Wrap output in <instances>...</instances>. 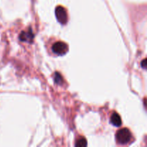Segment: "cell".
<instances>
[{
    "label": "cell",
    "mask_w": 147,
    "mask_h": 147,
    "mask_svg": "<svg viewBox=\"0 0 147 147\" xmlns=\"http://www.w3.org/2000/svg\"><path fill=\"white\" fill-rule=\"evenodd\" d=\"M131 139V134L126 128L121 129L117 131L116 134V142L120 144H126L129 143Z\"/></svg>",
    "instance_id": "cell-1"
},
{
    "label": "cell",
    "mask_w": 147,
    "mask_h": 147,
    "mask_svg": "<svg viewBox=\"0 0 147 147\" xmlns=\"http://www.w3.org/2000/svg\"><path fill=\"white\" fill-rule=\"evenodd\" d=\"M52 50H53V53H55L56 55H63L66 54L67 52L68 51V46L66 43L63 42H56L52 46Z\"/></svg>",
    "instance_id": "cell-2"
},
{
    "label": "cell",
    "mask_w": 147,
    "mask_h": 147,
    "mask_svg": "<svg viewBox=\"0 0 147 147\" xmlns=\"http://www.w3.org/2000/svg\"><path fill=\"white\" fill-rule=\"evenodd\" d=\"M55 15L57 21L62 24H65L67 23V15L65 9L61 6H58L55 9Z\"/></svg>",
    "instance_id": "cell-3"
},
{
    "label": "cell",
    "mask_w": 147,
    "mask_h": 147,
    "mask_svg": "<svg viewBox=\"0 0 147 147\" xmlns=\"http://www.w3.org/2000/svg\"><path fill=\"white\" fill-rule=\"evenodd\" d=\"M19 38L22 42H27L31 43L34 39V34H33L32 30L29 28L27 31L22 32Z\"/></svg>",
    "instance_id": "cell-4"
},
{
    "label": "cell",
    "mask_w": 147,
    "mask_h": 147,
    "mask_svg": "<svg viewBox=\"0 0 147 147\" xmlns=\"http://www.w3.org/2000/svg\"><path fill=\"white\" fill-rule=\"evenodd\" d=\"M110 121L112 125L116 126V127L120 126L122 123V121H121V116H119V114H118L117 113H116V112L113 113V114L111 115L110 119Z\"/></svg>",
    "instance_id": "cell-5"
},
{
    "label": "cell",
    "mask_w": 147,
    "mask_h": 147,
    "mask_svg": "<svg viewBox=\"0 0 147 147\" xmlns=\"http://www.w3.org/2000/svg\"><path fill=\"white\" fill-rule=\"evenodd\" d=\"M88 145L87 144V141H86V139H85V138H80V139H79L76 142V144H75V146H86Z\"/></svg>",
    "instance_id": "cell-6"
},
{
    "label": "cell",
    "mask_w": 147,
    "mask_h": 147,
    "mask_svg": "<svg viewBox=\"0 0 147 147\" xmlns=\"http://www.w3.org/2000/svg\"><path fill=\"white\" fill-rule=\"evenodd\" d=\"M54 80L57 84L60 85L63 83V78H62L61 75L58 73L57 72L55 73L54 75Z\"/></svg>",
    "instance_id": "cell-7"
},
{
    "label": "cell",
    "mask_w": 147,
    "mask_h": 147,
    "mask_svg": "<svg viewBox=\"0 0 147 147\" xmlns=\"http://www.w3.org/2000/svg\"><path fill=\"white\" fill-rule=\"evenodd\" d=\"M141 65L143 68L146 69V59H144L142 61V63H141Z\"/></svg>",
    "instance_id": "cell-8"
}]
</instances>
